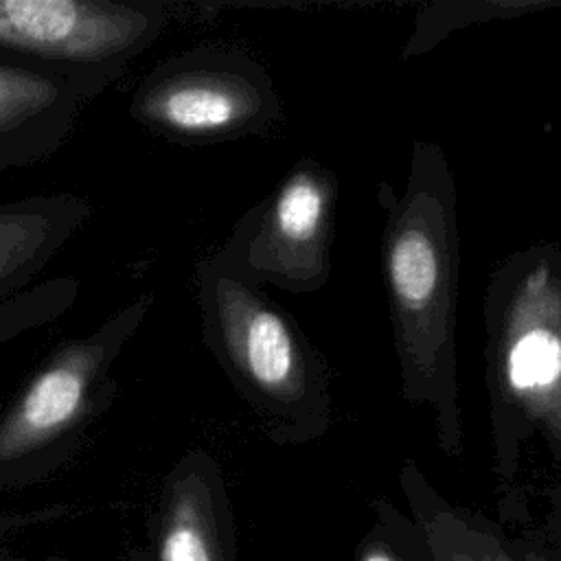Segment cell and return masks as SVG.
<instances>
[{
	"mask_svg": "<svg viewBox=\"0 0 561 561\" xmlns=\"http://www.w3.org/2000/svg\"><path fill=\"white\" fill-rule=\"evenodd\" d=\"M355 561H432V554L421 526L379 500L375 522L362 537Z\"/></svg>",
	"mask_w": 561,
	"mask_h": 561,
	"instance_id": "cell-13",
	"label": "cell"
},
{
	"mask_svg": "<svg viewBox=\"0 0 561 561\" xmlns=\"http://www.w3.org/2000/svg\"><path fill=\"white\" fill-rule=\"evenodd\" d=\"M151 305V294L134 298L39 364L0 414V491L42 482L70 460L90 423L110 408L116 392L112 366Z\"/></svg>",
	"mask_w": 561,
	"mask_h": 561,
	"instance_id": "cell-4",
	"label": "cell"
},
{
	"mask_svg": "<svg viewBox=\"0 0 561 561\" xmlns=\"http://www.w3.org/2000/svg\"><path fill=\"white\" fill-rule=\"evenodd\" d=\"M337 178L316 158H300L234 224L217 259L263 287L309 294L331 278Z\"/></svg>",
	"mask_w": 561,
	"mask_h": 561,
	"instance_id": "cell-6",
	"label": "cell"
},
{
	"mask_svg": "<svg viewBox=\"0 0 561 561\" xmlns=\"http://www.w3.org/2000/svg\"><path fill=\"white\" fill-rule=\"evenodd\" d=\"M554 2H434L425 4L416 18L414 26L410 31V37L401 50V59H412L419 55L430 53L434 46H438L445 37H449L454 31L467 28L478 22L489 20H508L524 13L552 9Z\"/></svg>",
	"mask_w": 561,
	"mask_h": 561,
	"instance_id": "cell-12",
	"label": "cell"
},
{
	"mask_svg": "<svg viewBox=\"0 0 561 561\" xmlns=\"http://www.w3.org/2000/svg\"><path fill=\"white\" fill-rule=\"evenodd\" d=\"M167 22L151 0H0V53L114 81Z\"/></svg>",
	"mask_w": 561,
	"mask_h": 561,
	"instance_id": "cell-7",
	"label": "cell"
},
{
	"mask_svg": "<svg viewBox=\"0 0 561 561\" xmlns=\"http://www.w3.org/2000/svg\"><path fill=\"white\" fill-rule=\"evenodd\" d=\"M77 283L72 278H57L0 302V342L48 320H55L75 300Z\"/></svg>",
	"mask_w": 561,
	"mask_h": 561,
	"instance_id": "cell-14",
	"label": "cell"
},
{
	"mask_svg": "<svg viewBox=\"0 0 561 561\" xmlns=\"http://www.w3.org/2000/svg\"><path fill=\"white\" fill-rule=\"evenodd\" d=\"M401 489L421 526L432 561H517L515 548L484 517L447 504L414 460L401 469Z\"/></svg>",
	"mask_w": 561,
	"mask_h": 561,
	"instance_id": "cell-11",
	"label": "cell"
},
{
	"mask_svg": "<svg viewBox=\"0 0 561 561\" xmlns=\"http://www.w3.org/2000/svg\"><path fill=\"white\" fill-rule=\"evenodd\" d=\"M482 320L495 473L511 480L530 438L561 467V245L537 241L497 261Z\"/></svg>",
	"mask_w": 561,
	"mask_h": 561,
	"instance_id": "cell-2",
	"label": "cell"
},
{
	"mask_svg": "<svg viewBox=\"0 0 561 561\" xmlns=\"http://www.w3.org/2000/svg\"><path fill=\"white\" fill-rule=\"evenodd\" d=\"M515 554H517V561H557L552 559L550 554L541 552L539 548H515Z\"/></svg>",
	"mask_w": 561,
	"mask_h": 561,
	"instance_id": "cell-16",
	"label": "cell"
},
{
	"mask_svg": "<svg viewBox=\"0 0 561 561\" xmlns=\"http://www.w3.org/2000/svg\"><path fill=\"white\" fill-rule=\"evenodd\" d=\"M129 561H237V530L224 471L206 449L169 469L147 519V543Z\"/></svg>",
	"mask_w": 561,
	"mask_h": 561,
	"instance_id": "cell-8",
	"label": "cell"
},
{
	"mask_svg": "<svg viewBox=\"0 0 561 561\" xmlns=\"http://www.w3.org/2000/svg\"><path fill=\"white\" fill-rule=\"evenodd\" d=\"M195 278L204 344L263 434L276 445L322 438L333 423L329 366L296 318L217 254Z\"/></svg>",
	"mask_w": 561,
	"mask_h": 561,
	"instance_id": "cell-3",
	"label": "cell"
},
{
	"mask_svg": "<svg viewBox=\"0 0 561 561\" xmlns=\"http://www.w3.org/2000/svg\"><path fill=\"white\" fill-rule=\"evenodd\" d=\"M0 561H33V559L22 557V554H15L11 548H7L4 543H0ZM42 561H70V559H64V557H57V554H48V557H44Z\"/></svg>",
	"mask_w": 561,
	"mask_h": 561,
	"instance_id": "cell-15",
	"label": "cell"
},
{
	"mask_svg": "<svg viewBox=\"0 0 561 561\" xmlns=\"http://www.w3.org/2000/svg\"><path fill=\"white\" fill-rule=\"evenodd\" d=\"M110 77L0 59V169L53 156Z\"/></svg>",
	"mask_w": 561,
	"mask_h": 561,
	"instance_id": "cell-9",
	"label": "cell"
},
{
	"mask_svg": "<svg viewBox=\"0 0 561 561\" xmlns=\"http://www.w3.org/2000/svg\"><path fill=\"white\" fill-rule=\"evenodd\" d=\"M131 118L182 145L267 134L283 121L274 79L250 53L199 46L156 66L134 90Z\"/></svg>",
	"mask_w": 561,
	"mask_h": 561,
	"instance_id": "cell-5",
	"label": "cell"
},
{
	"mask_svg": "<svg viewBox=\"0 0 561 561\" xmlns=\"http://www.w3.org/2000/svg\"><path fill=\"white\" fill-rule=\"evenodd\" d=\"M92 206L72 193L0 204V302L20 294L79 232Z\"/></svg>",
	"mask_w": 561,
	"mask_h": 561,
	"instance_id": "cell-10",
	"label": "cell"
},
{
	"mask_svg": "<svg viewBox=\"0 0 561 561\" xmlns=\"http://www.w3.org/2000/svg\"><path fill=\"white\" fill-rule=\"evenodd\" d=\"M460 234L456 182L443 147L414 140L405 188L388 208L381 272L390 309L401 394L430 408L438 447L462 454L458 405L456 302Z\"/></svg>",
	"mask_w": 561,
	"mask_h": 561,
	"instance_id": "cell-1",
	"label": "cell"
}]
</instances>
